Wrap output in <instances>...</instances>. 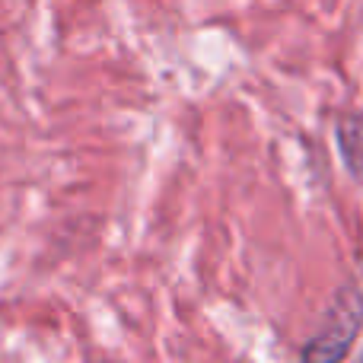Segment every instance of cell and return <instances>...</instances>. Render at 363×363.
Segmentation results:
<instances>
[{"label":"cell","instance_id":"obj_1","mask_svg":"<svg viewBox=\"0 0 363 363\" xmlns=\"http://www.w3.org/2000/svg\"><path fill=\"white\" fill-rule=\"evenodd\" d=\"M360 325V306L354 300L351 309H335L332 319H328V328L313 341V345L303 351L306 360H338L347 354L351 347V338Z\"/></svg>","mask_w":363,"mask_h":363},{"label":"cell","instance_id":"obj_2","mask_svg":"<svg viewBox=\"0 0 363 363\" xmlns=\"http://www.w3.org/2000/svg\"><path fill=\"white\" fill-rule=\"evenodd\" d=\"M338 147L345 153L347 169L363 179V112L345 115L338 125Z\"/></svg>","mask_w":363,"mask_h":363}]
</instances>
